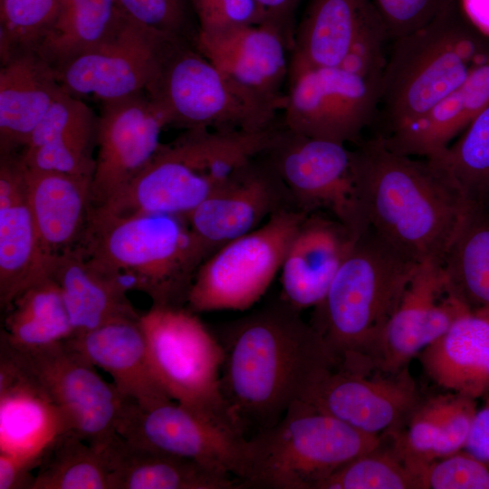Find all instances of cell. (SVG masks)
<instances>
[{
	"label": "cell",
	"instance_id": "obj_1",
	"mask_svg": "<svg viewBox=\"0 0 489 489\" xmlns=\"http://www.w3.org/2000/svg\"><path fill=\"white\" fill-rule=\"evenodd\" d=\"M225 343L222 392L245 436L275 425L320 372L336 368L320 333L282 299L233 322Z\"/></svg>",
	"mask_w": 489,
	"mask_h": 489
},
{
	"label": "cell",
	"instance_id": "obj_2",
	"mask_svg": "<svg viewBox=\"0 0 489 489\" xmlns=\"http://www.w3.org/2000/svg\"><path fill=\"white\" fill-rule=\"evenodd\" d=\"M353 150L369 226L415 263L442 264L472 206L434 162L394 152L379 135Z\"/></svg>",
	"mask_w": 489,
	"mask_h": 489
},
{
	"label": "cell",
	"instance_id": "obj_3",
	"mask_svg": "<svg viewBox=\"0 0 489 489\" xmlns=\"http://www.w3.org/2000/svg\"><path fill=\"white\" fill-rule=\"evenodd\" d=\"M417 265L370 227L357 239L310 322L336 368L375 372L380 336Z\"/></svg>",
	"mask_w": 489,
	"mask_h": 489
},
{
	"label": "cell",
	"instance_id": "obj_4",
	"mask_svg": "<svg viewBox=\"0 0 489 489\" xmlns=\"http://www.w3.org/2000/svg\"><path fill=\"white\" fill-rule=\"evenodd\" d=\"M489 57V35L451 0L428 24L392 40L376 120L385 137L417 120Z\"/></svg>",
	"mask_w": 489,
	"mask_h": 489
},
{
	"label": "cell",
	"instance_id": "obj_5",
	"mask_svg": "<svg viewBox=\"0 0 489 489\" xmlns=\"http://www.w3.org/2000/svg\"><path fill=\"white\" fill-rule=\"evenodd\" d=\"M98 264L153 304L183 306L195 274L211 251L183 216L90 215L79 243Z\"/></svg>",
	"mask_w": 489,
	"mask_h": 489
},
{
	"label": "cell",
	"instance_id": "obj_6",
	"mask_svg": "<svg viewBox=\"0 0 489 489\" xmlns=\"http://www.w3.org/2000/svg\"><path fill=\"white\" fill-rule=\"evenodd\" d=\"M383 439L297 400L275 425L248 437L240 483L242 487L316 489Z\"/></svg>",
	"mask_w": 489,
	"mask_h": 489
},
{
	"label": "cell",
	"instance_id": "obj_7",
	"mask_svg": "<svg viewBox=\"0 0 489 489\" xmlns=\"http://www.w3.org/2000/svg\"><path fill=\"white\" fill-rule=\"evenodd\" d=\"M139 323L152 372L167 395L244 432L222 392L224 347L196 312L184 306L152 304L139 315Z\"/></svg>",
	"mask_w": 489,
	"mask_h": 489
},
{
	"label": "cell",
	"instance_id": "obj_8",
	"mask_svg": "<svg viewBox=\"0 0 489 489\" xmlns=\"http://www.w3.org/2000/svg\"><path fill=\"white\" fill-rule=\"evenodd\" d=\"M308 213L285 208L256 229L223 244L201 264L186 304L192 312L245 311L280 273L288 245Z\"/></svg>",
	"mask_w": 489,
	"mask_h": 489
},
{
	"label": "cell",
	"instance_id": "obj_9",
	"mask_svg": "<svg viewBox=\"0 0 489 489\" xmlns=\"http://www.w3.org/2000/svg\"><path fill=\"white\" fill-rule=\"evenodd\" d=\"M167 126L261 130L273 125L249 108L195 44L170 40L145 90Z\"/></svg>",
	"mask_w": 489,
	"mask_h": 489
},
{
	"label": "cell",
	"instance_id": "obj_10",
	"mask_svg": "<svg viewBox=\"0 0 489 489\" xmlns=\"http://www.w3.org/2000/svg\"><path fill=\"white\" fill-rule=\"evenodd\" d=\"M264 154L298 209L326 213L357 236L369 228L360 200L354 150L346 144L293 132L282 122Z\"/></svg>",
	"mask_w": 489,
	"mask_h": 489
},
{
	"label": "cell",
	"instance_id": "obj_11",
	"mask_svg": "<svg viewBox=\"0 0 489 489\" xmlns=\"http://www.w3.org/2000/svg\"><path fill=\"white\" fill-rule=\"evenodd\" d=\"M380 82L340 66L289 68L282 122L304 136L358 145L376 120Z\"/></svg>",
	"mask_w": 489,
	"mask_h": 489
},
{
	"label": "cell",
	"instance_id": "obj_12",
	"mask_svg": "<svg viewBox=\"0 0 489 489\" xmlns=\"http://www.w3.org/2000/svg\"><path fill=\"white\" fill-rule=\"evenodd\" d=\"M117 433L132 444L194 461L240 482L248 437L175 400L140 405L123 397Z\"/></svg>",
	"mask_w": 489,
	"mask_h": 489
},
{
	"label": "cell",
	"instance_id": "obj_13",
	"mask_svg": "<svg viewBox=\"0 0 489 489\" xmlns=\"http://www.w3.org/2000/svg\"><path fill=\"white\" fill-rule=\"evenodd\" d=\"M196 47L258 115L274 122L285 103L291 48L268 23L199 32Z\"/></svg>",
	"mask_w": 489,
	"mask_h": 489
},
{
	"label": "cell",
	"instance_id": "obj_14",
	"mask_svg": "<svg viewBox=\"0 0 489 489\" xmlns=\"http://www.w3.org/2000/svg\"><path fill=\"white\" fill-rule=\"evenodd\" d=\"M14 350L60 408L72 431L100 450L118 435L124 396L67 340L34 352Z\"/></svg>",
	"mask_w": 489,
	"mask_h": 489
},
{
	"label": "cell",
	"instance_id": "obj_15",
	"mask_svg": "<svg viewBox=\"0 0 489 489\" xmlns=\"http://www.w3.org/2000/svg\"><path fill=\"white\" fill-rule=\"evenodd\" d=\"M170 40L129 18L93 49L57 71V80L72 96L92 94L103 101L145 91L153 80Z\"/></svg>",
	"mask_w": 489,
	"mask_h": 489
},
{
	"label": "cell",
	"instance_id": "obj_16",
	"mask_svg": "<svg viewBox=\"0 0 489 489\" xmlns=\"http://www.w3.org/2000/svg\"><path fill=\"white\" fill-rule=\"evenodd\" d=\"M167 122L145 91L103 101L98 117L91 208L121 191L156 156Z\"/></svg>",
	"mask_w": 489,
	"mask_h": 489
},
{
	"label": "cell",
	"instance_id": "obj_17",
	"mask_svg": "<svg viewBox=\"0 0 489 489\" xmlns=\"http://www.w3.org/2000/svg\"><path fill=\"white\" fill-rule=\"evenodd\" d=\"M368 434L398 427L419 401L408 367L395 374H360L340 368L320 372L299 399Z\"/></svg>",
	"mask_w": 489,
	"mask_h": 489
},
{
	"label": "cell",
	"instance_id": "obj_18",
	"mask_svg": "<svg viewBox=\"0 0 489 489\" xmlns=\"http://www.w3.org/2000/svg\"><path fill=\"white\" fill-rule=\"evenodd\" d=\"M467 309L450 284L441 263L417 264L380 336L374 371L395 374L408 366Z\"/></svg>",
	"mask_w": 489,
	"mask_h": 489
},
{
	"label": "cell",
	"instance_id": "obj_19",
	"mask_svg": "<svg viewBox=\"0 0 489 489\" xmlns=\"http://www.w3.org/2000/svg\"><path fill=\"white\" fill-rule=\"evenodd\" d=\"M297 208L274 168L261 154L242 167L186 219L211 254L285 208Z\"/></svg>",
	"mask_w": 489,
	"mask_h": 489
},
{
	"label": "cell",
	"instance_id": "obj_20",
	"mask_svg": "<svg viewBox=\"0 0 489 489\" xmlns=\"http://www.w3.org/2000/svg\"><path fill=\"white\" fill-rule=\"evenodd\" d=\"M72 431L54 400L20 355L0 339V453L36 469L53 443Z\"/></svg>",
	"mask_w": 489,
	"mask_h": 489
},
{
	"label": "cell",
	"instance_id": "obj_21",
	"mask_svg": "<svg viewBox=\"0 0 489 489\" xmlns=\"http://www.w3.org/2000/svg\"><path fill=\"white\" fill-rule=\"evenodd\" d=\"M25 192V167L18 153L0 157V306L5 311L25 289L50 276Z\"/></svg>",
	"mask_w": 489,
	"mask_h": 489
},
{
	"label": "cell",
	"instance_id": "obj_22",
	"mask_svg": "<svg viewBox=\"0 0 489 489\" xmlns=\"http://www.w3.org/2000/svg\"><path fill=\"white\" fill-rule=\"evenodd\" d=\"M359 237L326 213H308L283 258L281 299L299 312L316 307Z\"/></svg>",
	"mask_w": 489,
	"mask_h": 489
},
{
	"label": "cell",
	"instance_id": "obj_23",
	"mask_svg": "<svg viewBox=\"0 0 489 489\" xmlns=\"http://www.w3.org/2000/svg\"><path fill=\"white\" fill-rule=\"evenodd\" d=\"M204 176L162 144L152 160L118 194L91 208L99 216L137 214L186 217L216 191Z\"/></svg>",
	"mask_w": 489,
	"mask_h": 489
},
{
	"label": "cell",
	"instance_id": "obj_24",
	"mask_svg": "<svg viewBox=\"0 0 489 489\" xmlns=\"http://www.w3.org/2000/svg\"><path fill=\"white\" fill-rule=\"evenodd\" d=\"M97 123L93 110L82 100L62 91L19 152L24 167L92 179Z\"/></svg>",
	"mask_w": 489,
	"mask_h": 489
},
{
	"label": "cell",
	"instance_id": "obj_25",
	"mask_svg": "<svg viewBox=\"0 0 489 489\" xmlns=\"http://www.w3.org/2000/svg\"><path fill=\"white\" fill-rule=\"evenodd\" d=\"M476 409V399L446 391L419 400L398 427L384 435L422 479L433 462L464 449Z\"/></svg>",
	"mask_w": 489,
	"mask_h": 489
},
{
	"label": "cell",
	"instance_id": "obj_26",
	"mask_svg": "<svg viewBox=\"0 0 489 489\" xmlns=\"http://www.w3.org/2000/svg\"><path fill=\"white\" fill-rule=\"evenodd\" d=\"M67 341L106 371L122 396L140 405L171 399L152 372L139 315L113 320Z\"/></svg>",
	"mask_w": 489,
	"mask_h": 489
},
{
	"label": "cell",
	"instance_id": "obj_27",
	"mask_svg": "<svg viewBox=\"0 0 489 489\" xmlns=\"http://www.w3.org/2000/svg\"><path fill=\"white\" fill-rule=\"evenodd\" d=\"M50 268L73 336L116 319L139 315L128 299L129 290L124 282L89 257L79 244L53 255Z\"/></svg>",
	"mask_w": 489,
	"mask_h": 489
},
{
	"label": "cell",
	"instance_id": "obj_28",
	"mask_svg": "<svg viewBox=\"0 0 489 489\" xmlns=\"http://www.w3.org/2000/svg\"><path fill=\"white\" fill-rule=\"evenodd\" d=\"M427 377L446 391L475 399L489 394V311L467 309L417 356Z\"/></svg>",
	"mask_w": 489,
	"mask_h": 489
},
{
	"label": "cell",
	"instance_id": "obj_29",
	"mask_svg": "<svg viewBox=\"0 0 489 489\" xmlns=\"http://www.w3.org/2000/svg\"><path fill=\"white\" fill-rule=\"evenodd\" d=\"M63 91L54 70L34 51L1 62L0 155L19 153Z\"/></svg>",
	"mask_w": 489,
	"mask_h": 489
},
{
	"label": "cell",
	"instance_id": "obj_30",
	"mask_svg": "<svg viewBox=\"0 0 489 489\" xmlns=\"http://www.w3.org/2000/svg\"><path fill=\"white\" fill-rule=\"evenodd\" d=\"M91 180L25 168L27 203L50 256L76 246L82 239L91 211Z\"/></svg>",
	"mask_w": 489,
	"mask_h": 489
},
{
	"label": "cell",
	"instance_id": "obj_31",
	"mask_svg": "<svg viewBox=\"0 0 489 489\" xmlns=\"http://www.w3.org/2000/svg\"><path fill=\"white\" fill-rule=\"evenodd\" d=\"M488 105L489 57L424 115L389 135L380 137L394 152L435 158Z\"/></svg>",
	"mask_w": 489,
	"mask_h": 489
},
{
	"label": "cell",
	"instance_id": "obj_32",
	"mask_svg": "<svg viewBox=\"0 0 489 489\" xmlns=\"http://www.w3.org/2000/svg\"><path fill=\"white\" fill-rule=\"evenodd\" d=\"M111 489H232L240 482L178 456L132 444L119 434L102 449Z\"/></svg>",
	"mask_w": 489,
	"mask_h": 489
},
{
	"label": "cell",
	"instance_id": "obj_33",
	"mask_svg": "<svg viewBox=\"0 0 489 489\" xmlns=\"http://www.w3.org/2000/svg\"><path fill=\"white\" fill-rule=\"evenodd\" d=\"M376 11L372 0H311L295 27L289 68L340 65Z\"/></svg>",
	"mask_w": 489,
	"mask_h": 489
},
{
	"label": "cell",
	"instance_id": "obj_34",
	"mask_svg": "<svg viewBox=\"0 0 489 489\" xmlns=\"http://www.w3.org/2000/svg\"><path fill=\"white\" fill-rule=\"evenodd\" d=\"M5 312L0 339L21 352L52 347L74 333L60 288L51 276L22 292Z\"/></svg>",
	"mask_w": 489,
	"mask_h": 489
},
{
	"label": "cell",
	"instance_id": "obj_35",
	"mask_svg": "<svg viewBox=\"0 0 489 489\" xmlns=\"http://www.w3.org/2000/svg\"><path fill=\"white\" fill-rule=\"evenodd\" d=\"M124 17L118 0H84L60 10L35 52L57 71L110 38Z\"/></svg>",
	"mask_w": 489,
	"mask_h": 489
},
{
	"label": "cell",
	"instance_id": "obj_36",
	"mask_svg": "<svg viewBox=\"0 0 489 489\" xmlns=\"http://www.w3.org/2000/svg\"><path fill=\"white\" fill-rule=\"evenodd\" d=\"M442 266L454 291L471 310L489 311V206H470Z\"/></svg>",
	"mask_w": 489,
	"mask_h": 489
},
{
	"label": "cell",
	"instance_id": "obj_37",
	"mask_svg": "<svg viewBox=\"0 0 489 489\" xmlns=\"http://www.w3.org/2000/svg\"><path fill=\"white\" fill-rule=\"evenodd\" d=\"M33 489H111L106 456L102 450L68 431L42 457Z\"/></svg>",
	"mask_w": 489,
	"mask_h": 489
},
{
	"label": "cell",
	"instance_id": "obj_38",
	"mask_svg": "<svg viewBox=\"0 0 489 489\" xmlns=\"http://www.w3.org/2000/svg\"><path fill=\"white\" fill-rule=\"evenodd\" d=\"M471 206H489V105L443 152L428 158Z\"/></svg>",
	"mask_w": 489,
	"mask_h": 489
},
{
	"label": "cell",
	"instance_id": "obj_39",
	"mask_svg": "<svg viewBox=\"0 0 489 489\" xmlns=\"http://www.w3.org/2000/svg\"><path fill=\"white\" fill-rule=\"evenodd\" d=\"M316 489H423V484L392 446L381 444L333 472Z\"/></svg>",
	"mask_w": 489,
	"mask_h": 489
},
{
	"label": "cell",
	"instance_id": "obj_40",
	"mask_svg": "<svg viewBox=\"0 0 489 489\" xmlns=\"http://www.w3.org/2000/svg\"><path fill=\"white\" fill-rule=\"evenodd\" d=\"M62 0H0V59L37 49L54 24Z\"/></svg>",
	"mask_w": 489,
	"mask_h": 489
},
{
	"label": "cell",
	"instance_id": "obj_41",
	"mask_svg": "<svg viewBox=\"0 0 489 489\" xmlns=\"http://www.w3.org/2000/svg\"><path fill=\"white\" fill-rule=\"evenodd\" d=\"M122 11L140 24L168 38L196 45L199 33L188 0H118Z\"/></svg>",
	"mask_w": 489,
	"mask_h": 489
},
{
	"label": "cell",
	"instance_id": "obj_42",
	"mask_svg": "<svg viewBox=\"0 0 489 489\" xmlns=\"http://www.w3.org/2000/svg\"><path fill=\"white\" fill-rule=\"evenodd\" d=\"M388 40L386 25L377 10L360 29L338 66L355 74L381 81L388 57L385 46Z\"/></svg>",
	"mask_w": 489,
	"mask_h": 489
},
{
	"label": "cell",
	"instance_id": "obj_43",
	"mask_svg": "<svg viewBox=\"0 0 489 489\" xmlns=\"http://www.w3.org/2000/svg\"><path fill=\"white\" fill-rule=\"evenodd\" d=\"M422 483L423 489H489V467L461 450L429 465Z\"/></svg>",
	"mask_w": 489,
	"mask_h": 489
},
{
	"label": "cell",
	"instance_id": "obj_44",
	"mask_svg": "<svg viewBox=\"0 0 489 489\" xmlns=\"http://www.w3.org/2000/svg\"><path fill=\"white\" fill-rule=\"evenodd\" d=\"M199 32L260 24L265 15L256 0H188Z\"/></svg>",
	"mask_w": 489,
	"mask_h": 489
},
{
	"label": "cell",
	"instance_id": "obj_45",
	"mask_svg": "<svg viewBox=\"0 0 489 489\" xmlns=\"http://www.w3.org/2000/svg\"><path fill=\"white\" fill-rule=\"evenodd\" d=\"M390 41L433 20L451 0H372Z\"/></svg>",
	"mask_w": 489,
	"mask_h": 489
},
{
	"label": "cell",
	"instance_id": "obj_46",
	"mask_svg": "<svg viewBox=\"0 0 489 489\" xmlns=\"http://www.w3.org/2000/svg\"><path fill=\"white\" fill-rule=\"evenodd\" d=\"M265 15V22L276 27L285 37L291 51L295 32V12L301 0H256Z\"/></svg>",
	"mask_w": 489,
	"mask_h": 489
},
{
	"label": "cell",
	"instance_id": "obj_47",
	"mask_svg": "<svg viewBox=\"0 0 489 489\" xmlns=\"http://www.w3.org/2000/svg\"><path fill=\"white\" fill-rule=\"evenodd\" d=\"M477 407L464 449L489 467V394Z\"/></svg>",
	"mask_w": 489,
	"mask_h": 489
},
{
	"label": "cell",
	"instance_id": "obj_48",
	"mask_svg": "<svg viewBox=\"0 0 489 489\" xmlns=\"http://www.w3.org/2000/svg\"><path fill=\"white\" fill-rule=\"evenodd\" d=\"M34 471L23 460L0 453V489H33Z\"/></svg>",
	"mask_w": 489,
	"mask_h": 489
},
{
	"label": "cell",
	"instance_id": "obj_49",
	"mask_svg": "<svg viewBox=\"0 0 489 489\" xmlns=\"http://www.w3.org/2000/svg\"><path fill=\"white\" fill-rule=\"evenodd\" d=\"M472 22L489 35V0H461Z\"/></svg>",
	"mask_w": 489,
	"mask_h": 489
}]
</instances>
